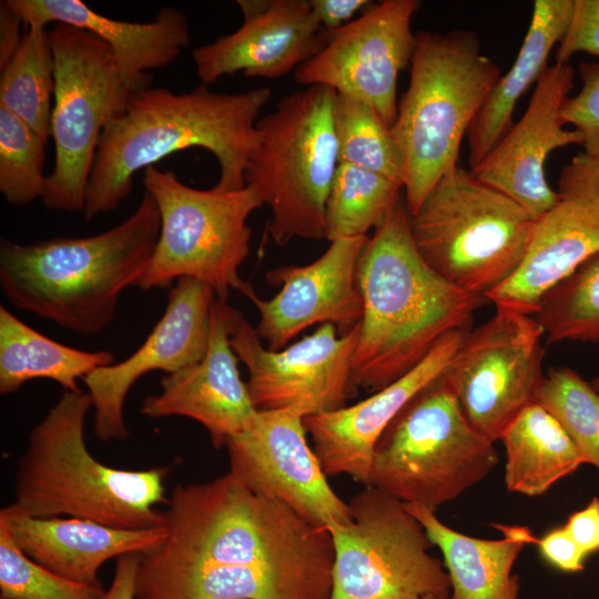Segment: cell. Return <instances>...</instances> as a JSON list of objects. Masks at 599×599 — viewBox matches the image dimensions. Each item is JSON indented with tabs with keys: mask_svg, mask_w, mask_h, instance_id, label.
Segmentation results:
<instances>
[{
	"mask_svg": "<svg viewBox=\"0 0 599 599\" xmlns=\"http://www.w3.org/2000/svg\"><path fill=\"white\" fill-rule=\"evenodd\" d=\"M500 440L511 493L540 496L585 463L558 420L538 403L525 408Z\"/></svg>",
	"mask_w": 599,
	"mask_h": 599,
	"instance_id": "f546056e",
	"label": "cell"
},
{
	"mask_svg": "<svg viewBox=\"0 0 599 599\" xmlns=\"http://www.w3.org/2000/svg\"><path fill=\"white\" fill-rule=\"evenodd\" d=\"M232 348L248 372L246 382L257 410L297 409L304 416L346 406L356 394L352 357L359 325L339 336L332 324L280 351L265 348L241 312L223 301Z\"/></svg>",
	"mask_w": 599,
	"mask_h": 599,
	"instance_id": "5bb4252c",
	"label": "cell"
},
{
	"mask_svg": "<svg viewBox=\"0 0 599 599\" xmlns=\"http://www.w3.org/2000/svg\"><path fill=\"white\" fill-rule=\"evenodd\" d=\"M418 0L372 3L357 19L327 32L323 49L300 65L295 81L326 85L370 105L393 128L397 116V81L409 67L416 33L412 19Z\"/></svg>",
	"mask_w": 599,
	"mask_h": 599,
	"instance_id": "9a60e30c",
	"label": "cell"
},
{
	"mask_svg": "<svg viewBox=\"0 0 599 599\" xmlns=\"http://www.w3.org/2000/svg\"><path fill=\"white\" fill-rule=\"evenodd\" d=\"M570 63L548 65L524 115L501 136L471 173L522 206L535 220L556 202L557 192L545 176V163L556 149L581 144L578 132L566 129L561 106L575 87Z\"/></svg>",
	"mask_w": 599,
	"mask_h": 599,
	"instance_id": "ffe728a7",
	"label": "cell"
},
{
	"mask_svg": "<svg viewBox=\"0 0 599 599\" xmlns=\"http://www.w3.org/2000/svg\"><path fill=\"white\" fill-rule=\"evenodd\" d=\"M496 308L468 331L444 373L469 424L493 443L537 403L545 378L540 324L528 314Z\"/></svg>",
	"mask_w": 599,
	"mask_h": 599,
	"instance_id": "4fadbf2b",
	"label": "cell"
},
{
	"mask_svg": "<svg viewBox=\"0 0 599 599\" xmlns=\"http://www.w3.org/2000/svg\"><path fill=\"white\" fill-rule=\"evenodd\" d=\"M573 0H536L517 58L500 75L467 132L468 163L476 166L512 125L518 100L547 69L551 50L561 40Z\"/></svg>",
	"mask_w": 599,
	"mask_h": 599,
	"instance_id": "83f0119b",
	"label": "cell"
},
{
	"mask_svg": "<svg viewBox=\"0 0 599 599\" xmlns=\"http://www.w3.org/2000/svg\"><path fill=\"white\" fill-rule=\"evenodd\" d=\"M55 90L50 120L54 165L42 197L50 211L83 212L102 131L133 90L109 45L92 33L55 23L50 30Z\"/></svg>",
	"mask_w": 599,
	"mask_h": 599,
	"instance_id": "8fae6325",
	"label": "cell"
},
{
	"mask_svg": "<svg viewBox=\"0 0 599 599\" xmlns=\"http://www.w3.org/2000/svg\"><path fill=\"white\" fill-rule=\"evenodd\" d=\"M8 1L24 27L62 23L105 42L133 91L150 87V71L171 64L191 41L185 14L173 7L162 8L149 22H128L98 13L80 0Z\"/></svg>",
	"mask_w": 599,
	"mask_h": 599,
	"instance_id": "cb8c5ba5",
	"label": "cell"
},
{
	"mask_svg": "<svg viewBox=\"0 0 599 599\" xmlns=\"http://www.w3.org/2000/svg\"><path fill=\"white\" fill-rule=\"evenodd\" d=\"M357 285L363 316L352 382L356 390L369 394L415 368L445 335L468 327L486 300L453 285L426 264L400 201L368 236Z\"/></svg>",
	"mask_w": 599,
	"mask_h": 599,
	"instance_id": "7a4b0ae2",
	"label": "cell"
},
{
	"mask_svg": "<svg viewBox=\"0 0 599 599\" xmlns=\"http://www.w3.org/2000/svg\"><path fill=\"white\" fill-rule=\"evenodd\" d=\"M423 599H445V598L429 596V597H425V598H423Z\"/></svg>",
	"mask_w": 599,
	"mask_h": 599,
	"instance_id": "bcb514c9",
	"label": "cell"
},
{
	"mask_svg": "<svg viewBox=\"0 0 599 599\" xmlns=\"http://www.w3.org/2000/svg\"><path fill=\"white\" fill-rule=\"evenodd\" d=\"M141 556L129 554L115 559L114 576L102 599H135V578Z\"/></svg>",
	"mask_w": 599,
	"mask_h": 599,
	"instance_id": "7bdbcfd3",
	"label": "cell"
},
{
	"mask_svg": "<svg viewBox=\"0 0 599 599\" xmlns=\"http://www.w3.org/2000/svg\"><path fill=\"white\" fill-rule=\"evenodd\" d=\"M114 363L109 351H82L53 341L0 306V394L16 393L29 380L50 379L80 392L78 379Z\"/></svg>",
	"mask_w": 599,
	"mask_h": 599,
	"instance_id": "f1b7e54d",
	"label": "cell"
},
{
	"mask_svg": "<svg viewBox=\"0 0 599 599\" xmlns=\"http://www.w3.org/2000/svg\"><path fill=\"white\" fill-rule=\"evenodd\" d=\"M556 192L555 204L535 222L518 270L486 294L496 307L534 315L550 287L599 252V159L576 154Z\"/></svg>",
	"mask_w": 599,
	"mask_h": 599,
	"instance_id": "e0dca14e",
	"label": "cell"
},
{
	"mask_svg": "<svg viewBox=\"0 0 599 599\" xmlns=\"http://www.w3.org/2000/svg\"><path fill=\"white\" fill-rule=\"evenodd\" d=\"M215 292L193 278H180L169 290L165 311L143 344L129 357L89 373L82 380L93 408L95 436L102 441L124 440L125 398L143 375L172 374L200 362L209 347Z\"/></svg>",
	"mask_w": 599,
	"mask_h": 599,
	"instance_id": "ac0fdd59",
	"label": "cell"
},
{
	"mask_svg": "<svg viewBox=\"0 0 599 599\" xmlns=\"http://www.w3.org/2000/svg\"><path fill=\"white\" fill-rule=\"evenodd\" d=\"M333 116L339 163L369 170L404 184L403 161L392 129L370 105L336 93Z\"/></svg>",
	"mask_w": 599,
	"mask_h": 599,
	"instance_id": "836d02e7",
	"label": "cell"
},
{
	"mask_svg": "<svg viewBox=\"0 0 599 599\" xmlns=\"http://www.w3.org/2000/svg\"><path fill=\"white\" fill-rule=\"evenodd\" d=\"M304 417L293 408L257 410L250 425L225 444L230 471L312 525L347 524L349 505L328 484L307 443Z\"/></svg>",
	"mask_w": 599,
	"mask_h": 599,
	"instance_id": "2e32d148",
	"label": "cell"
},
{
	"mask_svg": "<svg viewBox=\"0 0 599 599\" xmlns=\"http://www.w3.org/2000/svg\"><path fill=\"white\" fill-rule=\"evenodd\" d=\"M537 403L565 429L585 463L599 470V393L570 367L546 374Z\"/></svg>",
	"mask_w": 599,
	"mask_h": 599,
	"instance_id": "e575fe53",
	"label": "cell"
},
{
	"mask_svg": "<svg viewBox=\"0 0 599 599\" xmlns=\"http://www.w3.org/2000/svg\"><path fill=\"white\" fill-rule=\"evenodd\" d=\"M580 52L599 58V0H573L567 29L556 48V62L569 63Z\"/></svg>",
	"mask_w": 599,
	"mask_h": 599,
	"instance_id": "f35d334b",
	"label": "cell"
},
{
	"mask_svg": "<svg viewBox=\"0 0 599 599\" xmlns=\"http://www.w3.org/2000/svg\"><path fill=\"white\" fill-rule=\"evenodd\" d=\"M348 505L349 522L325 527L334 548L329 599H449L444 564L403 502L365 486Z\"/></svg>",
	"mask_w": 599,
	"mask_h": 599,
	"instance_id": "7c38bea8",
	"label": "cell"
},
{
	"mask_svg": "<svg viewBox=\"0 0 599 599\" xmlns=\"http://www.w3.org/2000/svg\"><path fill=\"white\" fill-rule=\"evenodd\" d=\"M159 233L156 203L144 191L130 216L99 234L32 243L2 237L1 291L17 309L97 335L113 321L123 291L138 286Z\"/></svg>",
	"mask_w": 599,
	"mask_h": 599,
	"instance_id": "3957f363",
	"label": "cell"
},
{
	"mask_svg": "<svg viewBox=\"0 0 599 599\" xmlns=\"http://www.w3.org/2000/svg\"><path fill=\"white\" fill-rule=\"evenodd\" d=\"M536 220L516 201L457 165L409 215L415 246L453 285L486 296L522 263Z\"/></svg>",
	"mask_w": 599,
	"mask_h": 599,
	"instance_id": "52a82bcc",
	"label": "cell"
},
{
	"mask_svg": "<svg viewBox=\"0 0 599 599\" xmlns=\"http://www.w3.org/2000/svg\"><path fill=\"white\" fill-rule=\"evenodd\" d=\"M368 236L343 237L306 265H283L266 273L278 293L270 300L255 292L247 298L260 318L255 332L271 351H280L304 329L332 324L339 336L361 324L363 302L357 266Z\"/></svg>",
	"mask_w": 599,
	"mask_h": 599,
	"instance_id": "d6986e66",
	"label": "cell"
},
{
	"mask_svg": "<svg viewBox=\"0 0 599 599\" xmlns=\"http://www.w3.org/2000/svg\"><path fill=\"white\" fill-rule=\"evenodd\" d=\"M335 95L326 85L306 87L256 123L258 144L244 180L270 207L268 232L277 245L326 238V204L339 164Z\"/></svg>",
	"mask_w": 599,
	"mask_h": 599,
	"instance_id": "ba28073f",
	"label": "cell"
},
{
	"mask_svg": "<svg viewBox=\"0 0 599 599\" xmlns=\"http://www.w3.org/2000/svg\"><path fill=\"white\" fill-rule=\"evenodd\" d=\"M468 331L465 327L445 335L415 368L367 398L304 417L326 476L345 474L368 486L377 439L420 389L445 373Z\"/></svg>",
	"mask_w": 599,
	"mask_h": 599,
	"instance_id": "7402d4cb",
	"label": "cell"
},
{
	"mask_svg": "<svg viewBox=\"0 0 599 599\" xmlns=\"http://www.w3.org/2000/svg\"><path fill=\"white\" fill-rule=\"evenodd\" d=\"M590 383L592 387L599 393V373L595 376V378Z\"/></svg>",
	"mask_w": 599,
	"mask_h": 599,
	"instance_id": "f6af8a7d",
	"label": "cell"
},
{
	"mask_svg": "<svg viewBox=\"0 0 599 599\" xmlns=\"http://www.w3.org/2000/svg\"><path fill=\"white\" fill-rule=\"evenodd\" d=\"M223 301L212 307L209 347L204 357L161 379V390L146 396L140 413L149 418L183 416L200 423L220 449L244 430L257 409L238 370Z\"/></svg>",
	"mask_w": 599,
	"mask_h": 599,
	"instance_id": "603a6c76",
	"label": "cell"
},
{
	"mask_svg": "<svg viewBox=\"0 0 599 599\" xmlns=\"http://www.w3.org/2000/svg\"><path fill=\"white\" fill-rule=\"evenodd\" d=\"M402 190L398 181L339 163L326 204V240L368 236L398 204Z\"/></svg>",
	"mask_w": 599,
	"mask_h": 599,
	"instance_id": "1f68e13d",
	"label": "cell"
},
{
	"mask_svg": "<svg viewBox=\"0 0 599 599\" xmlns=\"http://www.w3.org/2000/svg\"><path fill=\"white\" fill-rule=\"evenodd\" d=\"M54 90L55 62L50 30L26 27L19 48L0 68V106L48 142Z\"/></svg>",
	"mask_w": 599,
	"mask_h": 599,
	"instance_id": "4dcf8cb0",
	"label": "cell"
},
{
	"mask_svg": "<svg viewBox=\"0 0 599 599\" xmlns=\"http://www.w3.org/2000/svg\"><path fill=\"white\" fill-rule=\"evenodd\" d=\"M534 315L548 344L599 342V252L550 287Z\"/></svg>",
	"mask_w": 599,
	"mask_h": 599,
	"instance_id": "d6a6232c",
	"label": "cell"
},
{
	"mask_svg": "<svg viewBox=\"0 0 599 599\" xmlns=\"http://www.w3.org/2000/svg\"><path fill=\"white\" fill-rule=\"evenodd\" d=\"M562 527L587 557L599 551V497L573 511Z\"/></svg>",
	"mask_w": 599,
	"mask_h": 599,
	"instance_id": "60d3db41",
	"label": "cell"
},
{
	"mask_svg": "<svg viewBox=\"0 0 599 599\" xmlns=\"http://www.w3.org/2000/svg\"><path fill=\"white\" fill-rule=\"evenodd\" d=\"M165 505V540L145 556L332 580L334 548L328 530L255 493L231 471L206 483L176 485Z\"/></svg>",
	"mask_w": 599,
	"mask_h": 599,
	"instance_id": "277c9868",
	"label": "cell"
},
{
	"mask_svg": "<svg viewBox=\"0 0 599 599\" xmlns=\"http://www.w3.org/2000/svg\"><path fill=\"white\" fill-rule=\"evenodd\" d=\"M332 580L266 568L166 562L142 555L135 599H329Z\"/></svg>",
	"mask_w": 599,
	"mask_h": 599,
	"instance_id": "484cf974",
	"label": "cell"
},
{
	"mask_svg": "<svg viewBox=\"0 0 599 599\" xmlns=\"http://www.w3.org/2000/svg\"><path fill=\"white\" fill-rule=\"evenodd\" d=\"M409 67L392 134L412 215L438 180L459 164L461 142L501 70L483 53L478 34L465 29L417 32Z\"/></svg>",
	"mask_w": 599,
	"mask_h": 599,
	"instance_id": "8992f818",
	"label": "cell"
},
{
	"mask_svg": "<svg viewBox=\"0 0 599 599\" xmlns=\"http://www.w3.org/2000/svg\"><path fill=\"white\" fill-rule=\"evenodd\" d=\"M242 26L192 51L197 78L209 85L223 75L284 77L317 54L327 41L308 0H237Z\"/></svg>",
	"mask_w": 599,
	"mask_h": 599,
	"instance_id": "44dd1931",
	"label": "cell"
},
{
	"mask_svg": "<svg viewBox=\"0 0 599 599\" xmlns=\"http://www.w3.org/2000/svg\"><path fill=\"white\" fill-rule=\"evenodd\" d=\"M24 23L8 0L0 2V68H2L19 48L24 31ZM26 28V27H24Z\"/></svg>",
	"mask_w": 599,
	"mask_h": 599,
	"instance_id": "ee69618b",
	"label": "cell"
},
{
	"mask_svg": "<svg viewBox=\"0 0 599 599\" xmlns=\"http://www.w3.org/2000/svg\"><path fill=\"white\" fill-rule=\"evenodd\" d=\"M47 142L24 121L0 106V193L11 205L43 197Z\"/></svg>",
	"mask_w": 599,
	"mask_h": 599,
	"instance_id": "d590c367",
	"label": "cell"
},
{
	"mask_svg": "<svg viewBox=\"0 0 599 599\" xmlns=\"http://www.w3.org/2000/svg\"><path fill=\"white\" fill-rule=\"evenodd\" d=\"M0 521L31 559L88 586H101L98 571L105 561L129 554L145 555L166 537L164 526L119 529L77 517H31L9 506L1 509Z\"/></svg>",
	"mask_w": 599,
	"mask_h": 599,
	"instance_id": "d4e9b609",
	"label": "cell"
},
{
	"mask_svg": "<svg viewBox=\"0 0 599 599\" xmlns=\"http://www.w3.org/2000/svg\"><path fill=\"white\" fill-rule=\"evenodd\" d=\"M312 14L326 32L336 31L349 22L361 10L373 2L368 0H308Z\"/></svg>",
	"mask_w": 599,
	"mask_h": 599,
	"instance_id": "b9f144b4",
	"label": "cell"
},
{
	"mask_svg": "<svg viewBox=\"0 0 599 599\" xmlns=\"http://www.w3.org/2000/svg\"><path fill=\"white\" fill-rule=\"evenodd\" d=\"M102 586L69 580L38 564L0 521V599H102Z\"/></svg>",
	"mask_w": 599,
	"mask_h": 599,
	"instance_id": "8d00e7d4",
	"label": "cell"
},
{
	"mask_svg": "<svg viewBox=\"0 0 599 599\" xmlns=\"http://www.w3.org/2000/svg\"><path fill=\"white\" fill-rule=\"evenodd\" d=\"M91 408L88 393L63 390L29 434L8 506L31 517H77L119 529L163 526L155 506L167 502L170 468L129 470L95 459L84 439Z\"/></svg>",
	"mask_w": 599,
	"mask_h": 599,
	"instance_id": "5b68a950",
	"label": "cell"
},
{
	"mask_svg": "<svg viewBox=\"0 0 599 599\" xmlns=\"http://www.w3.org/2000/svg\"><path fill=\"white\" fill-rule=\"evenodd\" d=\"M270 98L268 88L225 93L205 84L184 93L151 85L133 91L100 136L85 190L84 219L115 210L131 193L138 171L189 148L215 156L220 176L213 187H244L258 144L256 123Z\"/></svg>",
	"mask_w": 599,
	"mask_h": 599,
	"instance_id": "6da1fadb",
	"label": "cell"
},
{
	"mask_svg": "<svg viewBox=\"0 0 599 599\" xmlns=\"http://www.w3.org/2000/svg\"><path fill=\"white\" fill-rule=\"evenodd\" d=\"M422 524L432 545L439 548L450 582L449 599H518L519 578L512 567L526 545L534 542L524 526L494 525L502 538L464 535L440 521L435 511L404 504Z\"/></svg>",
	"mask_w": 599,
	"mask_h": 599,
	"instance_id": "4316f807",
	"label": "cell"
},
{
	"mask_svg": "<svg viewBox=\"0 0 599 599\" xmlns=\"http://www.w3.org/2000/svg\"><path fill=\"white\" fill-rule=\"evenodd\" d=\"M534 544L538 546L541 556L554 567L566 572H577L583 569L587 556L564 527L550 530L540 539L535 538Z\"/></svg>",
	"mask_w": 599,
	"mask_h": 599,
	"instance_id": "ab89813d",
	"label": "cell"
},
{
	"mask_svg": "<svg viewBox=\"0 0 599 599\" xmlns=\"http://www.w3.org/2000/svg\"><path fill=\"white\" fill-rule=\"evenodd\" d=\"M497 463L494 443L469 424L443 374L377 439L368 486L435 511L483 480Z\"/></svg>",
	"mask_w": 599,
	"mask_h": 599,
	"instance_id": "9c48e42d",
	"label": "cell"
},
{
	"mask_svg": "<svg viewBox=\"0 0 599 599\" xmlns=\"http://www.w3.org/2000/svg\"><path fill=\"white\" fill-rule=\"evenodd\" d=\"M579 78L581 88L562 103L561 118L580 135L582 152L599 159V62H581Z\"/></svg>",
	"mask_w": 599,
	"mask_h": 599,
	"instance_id": "74e56055",
	"label": "cell"
},
{
	"mask_svg": "<svg viewBox=\"0 0 599 599\" xmlns=\"http://www.w3.org/2000/svg\"><path fill=\"white\" fill-rule=\"evenodd\" d=\"M143 185L156 203L160 233L136 287L165 288L180 278H193L224 302L232 290L246 297L255 292L240 275L250 254L247 219L264 205L251 186L199 190L181 182L173 171L155 165L144 170Z\"/></svg>",
	"mask_w": 599,
	"mask_h": 599,
	"instance_id": "30bf717a",
	"label": "cell"
}]
</instances>
